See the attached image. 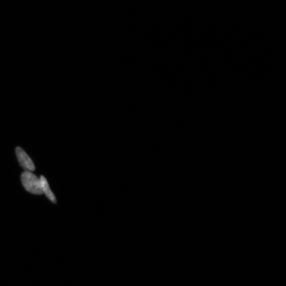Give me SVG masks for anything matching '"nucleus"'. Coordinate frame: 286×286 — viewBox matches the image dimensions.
<instances>
[{"mask_svg":"<svg viewBox=\"0 0 286 286\" xmlns=\"http://www.w3.org/2000/svg\"><path fill=\"white\" fill-rule=\"evenodd\" d=\"M21 180L25 190L34 194H42L41 181L32 172L26 171L22 174Z\"/></svg>","mask_w":286,"mask_h":286,"instance_id":"nucleus-1","label":"nucleus"},{"mask_svg":"<svg viewBox=\"0 0 286 286\" xmlns=\"http://www.w3.org/2000/svg\"><path fill=\"white\" fill-rule=\"evenodd\" d=\"M16 153L19 164L24 170L30 172L35 170V166L32 159L23 149L20 147L16 148Z\"/></svg>","mask_w":286,"mask_h":286,"instance_id":"nucleus-2","label":"nucleus"},{"mask_svg":"<svg viewBox=\"0 0 286 286\" xmlns=\"http://www.w3.org/2000/svg\"><path fill=\"white\" fill-rule=\"evenodd\" d=\"M41 181L42 191L43 193L46 194L47 198L50 199L54 204L57 203V199L53 192L51 191L50 186L47 182L46 179L43 176H41L40 178Z\"/></svg>","mask_w":286,"mask_h":286,"instance_id":"nucleus-3","label":"nucleus"}]
</instances>
